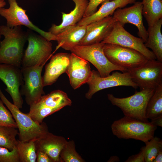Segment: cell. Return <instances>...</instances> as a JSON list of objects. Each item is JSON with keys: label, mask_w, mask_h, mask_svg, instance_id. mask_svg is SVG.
<instances>
[{"label": "cell", "mask_w": 162, "mask_h": 162, "mask_svg": "<svg viewBox=\"0 0 162 162\" xmlns=\"http://www.w3.org/2000/svg\"><path fill=\"white\" fill-rule=\"evenodd\" d=\"M75 4L74 9L68 14L62 12V21L58 25L52 24L48 32L56 35L66 28L76 24L83 17L88 6V0H71Z\"/></svg>", "instance_id": "obj_20"}, {"label": "cell", "mask_w": 162, "mask_h": 162, "mask_svg": "<svg viewBox=\"0 0 162 162\" xmlns=\"http://www.w3.org/2000/svg\"><path fill=\"white\" fill-rule=\"evenodd\" d=\"M87 83L89 88L86 94L85 97L89 100L98 92L106 88L121 86H131L135 89L138 88L127 72L122 73L114 72L111 75L102 77L98 71L92 70L91 77Z\"/></svg>", "instance_id": "obj_10"}, {"label": "cell", "mask_w": 162, "mask_h": 162, "mask_svg": "<svg viewBox=\"0 0 162 162\" xmlns=\"http://www.w3.org/2000/svg\"><path fill=\"white\" fill-rule=\"evenodd\" d=\"M0 125L17 128L16 123L12 114L4 106L0 98Z\"/></svg>", "instance_id": "obj_30"}, {"label": "cell", "mask_w": 162, "mask_h": 162, "mask_svg": "<svg viewBox=\"0 0 162 162\" xmlns=\"http://www.w3.org/2000/svg\"><path fill=\"white\" fill-rule=\"evenodd\" d=\"M0 79L6 86L5 90L11 96L13 104L22 108L23 101L20 90L23 83L21 68L0 64Z\"/></svg>", "instance_id": "obj_13"}, {"label": "cell", "mask_w": 162, "mask_h": 162, "mask_svg": "<svg viewBox=\"0 0 162 162\" xmlns=\"http://www.w3.org/2000/svg\"><path fill=\"white\" fill-rule=\"evenodd\" d=\"M34 141L24 142L17 140L16 147L20 162H36L37 154Z\"/></svg>", "instance_id": "obj_26"}, {"label": "cell", "mask_w": 162, "mask_h": 162, "mask_svg": "<svg viewBox=\"0 0 162 162\" xmlns=\"http://www.w3.org/2000/svg\"><path fill=\"white\" fill-rule=\"evenodd\" d=\"M151 122L157 126L162 127V116L151 120Z\"/></svg>", "instance_id": "obj_35"}, {"label": "cell", "mask_w": 162, "mask_h": 162, "mask_svg": "<svg viewBox=\"0 0 162 162\" xmlns=\"http://www.w3.org/2000/svg\"><path fill=\"white\" fill-rule=\"evenodd\" d=\"M162 18L153 26H148V37L145 42L147 48L152 50L158 61L162 62V34L161 27Z\"/></svg>", "instance_id": "obj_23"}, {"label": "cell", "mask_w": 162, "mask_h": 162, "mask_svg": "<svg viewBox=\"0 0 162 162\" xmlns=\"http://www.w3.org/2000/svg\"><path fill=\"white\" fill-rule=\"evenodd\" d=\"M112 0H89L83 17L90 15L97 10V8L101 4L106 1Z\"/></svg>", "instance_id": "obj_32"}, {"label": "cell", "mask_w": 162, "mask_h": 162, "mask_svg": "<svg viewBox=\"0 0 162 162\" xmlns=\"http://www.w3.org/2000/svg\"><path fill=\"white\" fill-rule=\"evenodd\" d=\"M145 143V162H153L159 151L162 149V140L157 136H154Z\"/></svg>", "instance_id": "obj_29"}, {"label": "cell", "mask_w": 162, "mask_h": 162, "mask_svg": "<svg viewBox=\"0 0 162 162\" xmlns=\"http://www.w3.org/2000/svg\"><path fill=\"white\" fill-rule=\"evenodd\" d=\"M72 104L67 94L58 89L43 95L37 102L29 107L43 109L53 114L66 106H71Z\"/></svg>", "instance_id": "obj_19"}, {"label": "cell", "mask_w": 162, "mask_h": 162, "mask_svg": "<svg viewBox=\"0 0 162 162\" xmlns=\"http://www.w3.org/2000/svg\"><path fill=\"white\" fill-rule=\"evenodd\" d=\"M145 146L140 149V152L137 154L130 156L125 161V162H145L144 158Z\"/></svg>", "instance_id": "obj_33"}, {"label": "cell", "mask_w": 162, "mask_h": 162, "mask_svg": "<svg viewBox=\"0 0 162 162\" xmlns=\"http://www.w3.org/2000/svg\"><path fill=\"white\" fill-rule=\"evenodd\" d=\"M155 89L146 88L136 91L134 94L129 97L118 98L108 94V99L114 106L119 108L124 116L144 122H148L146 116L148 103Z\"/></svg>", "instance_id": "obj_4"}, {"label": "cell", "mask_w": 162, "mask_h": 162, "mask_svg": "<svg viewBox=\"0 0 162 162\" xmlns=\"http://www.w3.org/2000/svg\"><path fill=\"white\" fill-rule=\"evenodd\" d=\"M45 64L22 68L23 82L20 91L29 106L37 102L44 94L41 73Z\"/></svg>", "instance_id": "obj_9"}, {"label": "cell", "mask_w": 162, "mask_h": 162, "mask_svg": "<svg viewBox=\"0 0 162 162\" xmlns=\"http://www.w3.org/2000/svg\"><path fill=\"white\" fill-rule=\"evenodd\" d=\"M9 7L7 8H0V15L6 20V26L10 28L24 26L34 31L48 40H52L53 35L40 28L30 20L26 14V10L20 7L16 0H8Z\"/></svg>", "instance_id": "obj_12"}, {"label": "cell", "mask_w": 162, "mask_h": 162, "mask_svg": "<svg viewBox=\"0 0 162 162\" xmlns=\"http://www.w3.org/2000/svg\"><path fill=\"white\" fill-rule=\"evenodd\" d=\"M62 162H84L85 161L77 152L73 140L67 141L60 154Z\"/></svg>", "instance_id": "obj_28"}, {"label": "cell", "mask_w": 162, "mask_h": 162, "mask_svg": "<svg viewBox=\"0 0 162 162\" xmlns=\"http://www.w3.org/2000/svg\"><path fill=\"white\" fill-rule=\"evenodd\" d=\"M67 141L64 137L55 135L49 131L34 142L36 151L45 153L53 162H62L60 154Z\"/></svg>", "instance_id": "obj_18"}, {"label": "cell", "mask_w": 162, "mask_h": 162, "mask_svg": "<svg viewBox=\"0 0 162 162\" xmlns=\"http://www.w3.org/2000/svg\"><path fill=\"white\" fill-rule=\"evenodd\" d=\"M0 34L4 37L0 41V64L21 68L23 50L27 40V33L22 26L10 28L0 26Z\"/></svg>", "instance_id": "obj_1"}, {"label": "cell", "mask_w": 162, "mask_h": 162, "mask_svg": "<svg viewBox=\"0 0 162 162\" xmlns=\"http://www.w3.org/2000/svg\"><path fill=\"white\" fill-rule=\"evenodd\" d=\"M116 21L112 16L86 26L85 36L78 45H87L102 41L109 34Z\"/></svg>", "instance_id": "obj_16"}, {"label": "cell", "mask_w": 162, "mask_h": 162, "mask_svg": "<svg viewBox=\"0 0 162 162\" xmlns=\"http://www.w3.org/2000/svg\"><path fill=\"white\" fill-rule=\"evenodd\" d=\"M1 37H2V35L0 34V41L1 40Z\"/></svg>", "instance_id": "obj_39"}, {"label": "cell", "mask_w": 162, "mask_h": 162, "mask_svg": "<svg viewBox=\"0 0 162 162\" xmlns=\"http://www.w3.org/2000/svg\"><path fill=\"white\" fill-rule=\"evenodd\" d=\"M140 90L155 89L162 83V62L148 60L142 65L127 71Z\"/></svg>", "instance_id": "obj_8"}, {"label": "cell", "mask_w": 162, "mask_h": 162, "mask_svg": "<svg viewBox=\"0 0 162 162\" xmlns=\"http://www.w3.org/2000/svg\"><path fill=\"white\" fill-rule=\"evenodd\" d=\"M86 26L76 25L68 27L55 35V40L58 43L56 50L61 47L70 50L72 47L78 45L86 33Z\"/></svg>", "instance_id": "obj_21"}, {"label": "cell", "mask_w": 162, "mask_h": 162, "mask_svg": "<svg viewBox=\"0 0 162 162\" xmlns=\"http://www.w3.org/2000/svg\"><path fill=\"white\" fill-rule=\"evenodd\" d=\"M66 73L71 86L76 89L88 82L91 77L92 70L89 62L71 53Z\"/></svg>", "instance_id": "obj_15"}, {"label": "cell", "mask_w": 162, "mask_h": 162, "mask_svg": "<svg viewBox=\"0 0 162 162\" xmlns=\"http://www.w3.org/2000/svg\"><path fill=\"white\" fill-rule=\"evenodd\" d=\"M142 8L141 2H135L131 6L117 8L112 16L116 22H119L123 26L127 23L136 26L138 29V36L145 42L147 38L148 32L143 22Z\"/></svg>", "instance_id": "obj_14"}, {"label": "cell", "mask_w": 162, "mask_h": 162, "mask_svg": "<svg viewBox=\"0 0 162 162\" xmlns=\"http://www.w3.org/2000/svg\"><path fill=\"white\" fill-rule=\"evenodd\" d=\"M104 51L111 63L125 69L127 72L142 65L148 60L135 50L116 44H105Z\"/></svg>", "instance_id": "obj_7"}, {"label": "cell", "mask_w": 162, "mask_h": 162, "mask_svg": "<svg viewBox=\"0 0 162 162\" xmlns=\"http://www.w3.org/2000/svg\"><path fill=\"white\" fill-rule=\"evenodd\" d=\"M0 98L12 114L18 129L20 140L24 142L35 141L49 132L47 124L43 122L38 124L28 113L22 112L5 96L0 87Z\"/></svg>", "instance_id": "obj_3"}, {"label": "cell", "mask_w": 162, "mask_h": 162, "mask_svg": "<svg viewBox=\"0 0 162 162\" xmlns=\"http://www.w3.org/2000/svg\"><path fill=\"white\" fill-rule=\"evenodd\" d=\"M6 4V3L4 0H0V8L4 7Z\"/></svg>", "instance_id": "obj_38"}, {"label": "cell", "mask_w": 162, "mask_h": 162, "mask_svg": "<svg viewBox=\"0 0 162 162\" xmlns=\"http://www.w3.org/2000/svg\"><path fill=\"white\" fill-rule=\"evenodd\" d=\"M29 29L27 32L28 44L24 53L21 67L45 64L52 56V44L40 34Z\"/></svg>", "instance_id": "obj_5"}, {"label": "cell", "mask_w": 162, "mask_h": 162, "mask_svg": "<svg viewBox=\"0 0 162 162\" xmlns=\"http://www.w3.org/2000/svg\"><path fill=\"white\" fill-rule=\"evenodd\" d=\"M113 134L120 139H133L144 142L152 139L157 126L151 122L124 116L115 121L111 126Z\"/></svg>", "instance_id": "obj_2"}, {"label": "cell", "mask_w": 162, "mask_h": 162, "mask_svg": "<svg viewBox=\"0 0 162 162\" xmlns=\"http://www.w3.org/2000/svg\"><path fill=\"white\" fill-rule=\"evenodd\" d=\"M18 134L16 128L0 125V147L12 150L16 146Z\"/></svg>", "instance_id": "obj_27"}, {"label": "cell", "mask_w": 162, "mask_h": 162, "mask_svg": "<svg viewBox=\"0 0 162 162\" xmlns=\"http://www.w3.org/2000/svg\"><path fill=\"white\" fill-rule=\"evenodd\" d=\"M37 162H53L52 159L45 153L37 151Z\"/></svg>", "instance_id": "obj_34"}, {"label": "cell", "mask_w": 162, "mask_h": 162, "mask_svg": "<svg viewBox=\"0 0 162 162\" xmlns=\"http://www.w3.org/2000/svg\"><path fill=\"white\" fill-rule=\"evenodd\" d=\"M101 42L111 44L135 50L142 54L148 60H157L153 52L146 47L144 40L127 32L119 22H116L108 36Z\"/></svg>", "instance_id": "obj_11"}, {"label": "cell", "mask_w": 162, "mask_h": 162, "mask_svg": "<svg viewBox=\"0 0 162 162\" xmlns=\"http://www.w3.org/2000/svg\"><path fill=\"white\" fill-rule=\"evenodd\" d=\"M120 161L118 157L117 156H111L107 161L108 162H118Z\"/></svg>", "instance_id": "obj_37"}, {"label": "cell", "mask_w": 162, "mask_h": 162, "mask_svg": "<svg viewBox=\"0 0 162 162\" xmlns=\"http://www.w3.org/2000/svg\"><path fill=\"white\" fill-rule=\"evenodd\" d=\"M161 1H162V0H161Z\"/></svg>", "instance_id": "obj_41"}, {"label": "cell", "mask_w": 162, "mask_h": 162, "mask_svg": "<svg viewBox=\"0 0 162 162\" xmlns=\"http://www.w3.org/2000/svg\"><path fill=\"white\" fill-rule=\"evenodd\" d=\"M104 44L100 42L90 45H77L69 51L91 63L97 69L101 76H107L115 70L127 72L125 69L116 66L108 60L104 53Z\"/></svg>", "instance_id": "obj_6"}, {"label": "cell", "mask_w": 162, "mask_h": 162, "mask_svg": "<svg viewBox=\"0 0 162 162\" xmlns=\"http://www.w3.org/2000/svg\"><path fill=\"white\" fill-rule=\"evenodd\" d=\"M70 54L59 52L52 56L50 62L46 64L42 76L44 86H51L59 76L66 73L70 61Z\"/></svg>", "instance_id": "obj_17"}, {"label": "cell", "mask_w": 162, "mask_h": 162, "mask_svg": "<svg viewBox=\"0 0 162 162\" xmlns=\"http://www.w3.org/2000/svg\"><path fill=\"white\" fill-rule=\"evenodd\" d=\"M135 0H112L106 1L102 3L99 9L92 14L83 17L76 24L86 26L94 22L102 20L113 14L118 8H122L127 5L134 3Z\"/></svg>", "instance_id": "obj_22"}, {"label": "cell", "mask_w": 162, "mask_h": 162, "mask_svg": "<svg viewBox=\"0 0 162 162\" xmlns=\"http://www.w3.org/2000/svg\"><path fill=\"white\" fill-rule=\"evenodd\" d=\"M162 116V83L155 88L147 104L146 118L152 120Z\"/></svg>", "instance_id": "obj_25"}, {"label": "cell", "mask_w": 162, "mask_h": 162, "mask_svg": "<svg viewBox=\"0 0 162 162\" xmlns=\"http://www.w3.org/2000/svg\"><path fill=\"white\" fill-rule=\"evenodd\" d=\"M142 15L146 21L148 26H153L162 18V1L142 0Z\"/></svg>", "instance_id": "obj_24"}, {"label": "cell", "mask_w": 162, "mask_h": 162, "mask_svg": "<svg viewBox=\"0 0 162 162\" xmlns=\"http://www.w3.org/2000/svg\"><path fill=\"white\" fill-rule=\"evenodd\" d=\"M0 162H20L16 147L11 151L0 147Z\"/></svg>", "instance_id": "obj_31"}, {"label": "cell", "mask_w": 162, "mask_h": 162, "mask_svg": "<svg viewBox=\"0 0 162 162\" xmlns=\"http://www.w3.org/2000/svg\"><path fill=\"white\" fill-rule=\"evenodd\" d=\"M162 162V149L160 150L158 153L157 156L153 162Z\"/></svg>", "instance_id": "obj_36"}, {"label": "cell", "mask_w": 162, "mask_h": 162, "mask_svg": "<svg viewBox=\"0 0 162 162\" xmlns=\"http://www.w3.org/2000/svg\"><path fill=\"white\" fill-rule=\"evenodd\" d=\"M88 0L89 1V0Z\"/></svg>", "instance_id": "obj_40"}]
</instances>
